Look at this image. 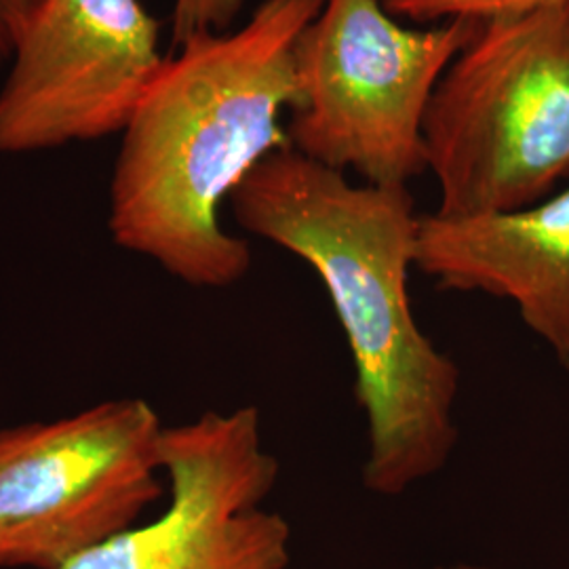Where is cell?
<instances>
[{
    "label": "cell",
    "mask_w": 569,
    "mask_h": 569,
    "mask_svg": "<svg viewBox=\"0 0 569 569\" xmlns=\"http://www.w3.org/2000/svg\"><path fill=\"white\" fill-rule=\"evenodd\" d=\"M437 569H496L488 566H475V563H453V566H441Z\"/></svg>",
    "instance_id": "7c38bea8"
},
{
    "label": "cell",
    "mask_w": 569,
    "mask_h": 569,
    "mask_svg": "<svg viewBox=\"0 0 569 569\" xmlns=\"http://www.w3.org/2000/svg\"><path fill=\"white\" fill-rule=\"evenodd\" d=\"M164 427L143 399L0 428V568L61 569L163 496Z\"/></svg>",
    "instance_id": "5b68a950"
},
{
    "label": "cell",
    "mask_w": 569,
    "mask_h": 569,
    "mask_svg": "<svg viewBox=\"0 0 569 569\" xmlns=\"http://www.w3.org/2000/svg\"><path fill=\"white\" fill-rule=\"evenodd\" d=\"M416 268L439 289L509 300L569 369V186L509 213L420 216Z\"/></svg>",
    "instance_id": "ba28073f"
},
{
    "label": "cell",
    "mask_w": 569,
    "mask_h": 569,
    "mask_svg": "<svg viewBox=\"0 0 569 569\" xmlns=\"http://www.w3.org/2000/svg\"><path fill=\"white\" fill-rule=\"evenodd\" d=\"M437 216L540 203L569 178V0L479 21L425 117Z\"/></svg>",
    "instance_id": "3957f363"
},
{
    "label": "cell",
    "mask_w": 569,
    "mask_h": 569,
    "mask_svg": "<svg viewBox=\"0 0 569 569\" xmlns=\"http://www.w3.org/2000/svg\"><path fill=\"white\" fill-rule=\"evenodd\" d=\"M244 0H176L171 44L178 47L197 32H226L241 16Z\"/></svg>",
    "instance_id": "30bf717a"
},
{
    "label": "cell",
    "mask_w": 569,
    "mask_h": 569,
    "mask_svg": "<svg viewBox=\"0 0 569 569\" xmlns=\"http://www.w3.org/2000/svg\"><path fill=\"white\" fill-rule=\"evenodd\" d=\"M323 0H262L241 28L197 32L164 58L122 131L112 241L178 281L226 289L251 268L222 204L277 150L296 96L293 47Z\"/></svg>",
    "instance_id": "7a4b0ae2"
},
{
    "label": "cell",
    "mask_w": 569,
    "mask_h": 569,
    "mask_svg": "<svg viewBox=\"0 0 569 569\" xmlns=\"http://www.w3.org/2000/svg\"><path fill=\"white\" fill-rule=\"evenodd\" d=\"M557 0H382L397 20L443 23L451 20L488 21L526 13Z\"/></svg>",
    "instance_id": "9c48e42d"
},
{
    "label": "cell",
    "mask_w": 569,
    "mask_h": 569,
    "mask_svg": "<svg viewBox=\"0 0 569 569\" xmlns=\"http://www.w3.org/2000/svg\"><path fill=\"white\" fill-rule=\"evenodd\" d=\"M161 465L171 493L163 515L61 569H287L291 526L264 509L281 468L258 407L164 427Z\"/></svg>",
    "instance_id": "8992f818"
},
{
    "label": "cell",
    "mask_w": 569,
    "mask_h": 569,
    "mask_svg": "<svg viewBox=\"0 0 569 569\" xmlns=\"http://www.w3.org/2000/svg\"><path fill=\"white\" fill-rule=\"evenodd\" d=\"M228 203L243 230L300 258L326 287L366 413V488L401 496L443 470L458 446L460 367L411 308L420 216L409 188L352 183L283 148Z\"/></svg>",
    "instance_id": "6da1fadb"
},
{
    "label": "cell",
    "mask_w": 569,
    "mask_h": 569,
    "mask_svg": "<svg viewBox=\"0 0 569 569\" xmlns=\"http://www.w3.org/2000/svg\"><path fill=\"white\" fill-rule=\"evenodd\" d=\"M142 0H41L0 89V154L122 133L164 58Z\"/></svg>",
    "instance_id": "52a82bcc"
},
{
    "label": "cell",
    "mask_w": 569,
    "mask_h": 569,
    "mask_svg": "<svg viewBox=\"0 0 569 569\" xmlns=\"http://www.w3.org/2000/svg\"><path fill=\"white\" fill-rule=\"evenodd\" d=\"M41 0H0V66L13 58L21 28Z\"/></svg>",
    "instance_id": "8fae6325"
},
{
    "label": "cell",
    "mask_w": 569,
    "mask_h": 569,
    "mask_svg": "<svg viewBox=\"0 0 569 569\" xmlns=\"http://www.w3.org/2000/svg\"><path fill=\"white\" fill-rule=\"evenodd\" d=\"M477 26L407 28L382 0H323L293 47L291 148L366 183L409 186L427 171L430 98Z\"/></svg>",
    "instance_id": "277c9868"
}]
</instances>
